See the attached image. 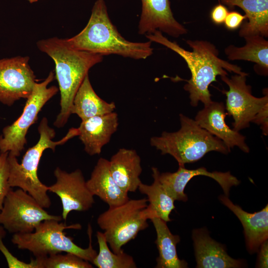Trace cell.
Returning <instances> with one entry per match:
<instances>
[{
  "label": "cell",
  "instance_id": "obj_2",
  "mask_svg": "<svg viewBox=\"0 0 268 268\" xmlns=\"http://www.w3.org/2000/svg\"><path fill=\"white\" fill-rule=\"evenodd\" d=\"M39 50L46 53L55 64L56 77L61 94V111L54 123L63 127L71 114L75 95L89 70L103 60V56L74 49L66 39L53 37L38 41Z\"/></svg>",
  "mask_w": 268,
  "mask_h": 268
},
{
  "label": "cell",
  "instance_id": "obj_27",
  "mask_svg": "<svg viewBox=\"0 0 268 268\" xmlns=\"http://www.w3.org/2000/svg\"><path fill=\"white\" fill-rule=\"evenodd\" d=\"M37 268H92V265L71 253L51 254L34 259Z\"/></svg>",
  "mask_w": 268,
  "mask_h": 268
},
{
  "label": "cell",
  "instance_id": "obj_31",
  "mask_svg": "<svg viewBox=\"0 0 268 268\" xmlns=\"http://www.w3.org/2000/svg\"><path fill=\"white\" fill-rule=\"evenodd\" d=\"M229 12L227 7L219 3L214 5L210 12V18L212 22L216 25L224 23L226 17Z\"/></svg>",
  "mask_w": 268,
  "mask_h": 268
},
{
  "label": "cell",
  "instance_id": "obj_8",
  "mask_svg": "<svg viewBox=\"0 0 268 268\" xmlns=\"http://www.w3.org/2000/svg\"><path fill=\"white\" fill-rule=\"evenodd\" d=\"M54 77L51 71L44 81L35 83L21 115L12 124L3 129L0 135V153L8 152L16 157L20 155L27 143L26 135L29 128L36 122L45 104L59 90L56 86L48 87Z\"/></svg>",
  "mask_w": 268,
  "mask_h": 268
},
{
  "label": "cell",
  "instance_id": "obj_7",
  "mask_svg": "<svg viewBox=\"0 0 268 268\" xmlns=\"http://www.w3.org/2000/svg\"><path fill=\"white\" fill-rule=\"evenodd\" d=\"M147 202L145 198L129 199L123 204L109 207L98 216L97 223L103 230L106 240L114 253L122 252L125 245L148 227L143 215Z\"/></svg>",
  "mask_w": 268,
  "mask_h": 268
},
{
  "label": "cell",
  "instance_id": "obj_13",
  "mask_svg": "<svg viewBox=\"0 0 268 268\" xmlns=\"http://www.w3.org/2000/svg\"><path fill=\"white\" fill-rule=\"evenodd\" d=\"M205 176L215 180L221 186L226 196L228 197L230 188L238 186L240 182L229 171L209 172L203 167L190 170L182 166L174 173L158 174V179L168 195L174 201H186L188 197L184 189L188 182L197 176Z\"/></svg>",
  "mask_w": 268,
  "mask_h": 268
},
{
  "label": "cell",
  "instance_id": "obj_19",
  "mask_svg": "<svg viewBox=\"0 0 268 268\" xmlns=\"http://www.w3.org/2000/svg\"><path fill=\"white\" fill-rule=\"evenodd\" d=\"M141 159L134 149H119L109 160L111 174L117 185L125 192H134L141 182Z\"/></svg>",
  "mask_w": 268,
  "mask_h": 268
},
{
  "label": "cell",
  "instance_id": "obj_33",
  "mask_svg": "<svg viewBox=\"0 0 268 268\" xmlns=\"http://www.w3.org/2000/svg\"><path fill=\"white\" fill-rule=\"evenodd\" d=\"M259 255L256 265L257 268H267L268 267V241L264 242L258 250Z\"/></svg>",
  "mask_w": 268,
  "mask_h": 268
},
{
  "label": "cell",
  "instance_id": "obj_34",
  "mask_svg": "<svg viewBox=\"0 0 268 268\" xmlns=\"http://www.w3.org/2000/svg\"><path fill=\"white\" fill-rule=\"evenodd\" d=\"M26 0L29 2L30 3H33V2H35L37 1L38 0Z\"/></svg>",
  "mask_w": 268,
  "mask_h": 268
},
{
  "label": "cell",
  "instance_id": "obj_25",
  "mask_svg": "<svg viewBox=\"0 0 268 268\" xmlns=\"http://www.w3.org/2000/svg\"><path fill=\"white\" fill-rule=\"evenodd\" d=\"M155 228L157 238L155 241L159 256L156 259V268H186L188 263L180 260L177 255L176 246L180 241V236L173 234L167 222L158 218L150 219Z\"/></svg>",
  "mask_w": 268,
  "mask_h": 268
},
{
  "label": "cell",
  "instance_id": "obj_18",
  "mask_svg": "<svg viewBox=\"0 0 268 268\" xmlns=\"http://www.w3.org/2000/svg\"><path fill=\"white\" fill-rule=\"evenodd\" d=\"M219 199L241 222L248 252L250 254L257 252L261 244L268 238V205L260 211L249 213L234 204L225 195L220 196Z\"/></svg>",
  "mask_w": 268,
  "mask_h": 268
},
{
  "label": "cell",
  "instance_id": "obj_32",
  "mask_svg": "<svg viewBox=\"0 0 268 268\" xmlns=\"http://www.w3.org/2000/svg\"><path fill=\"white\" fill-rule=\"evenodd\" d=\"M268 104L266 105L256 115L252 123L261 126L263 134H268Z\"/></svg>",
  "mask_w": 268,
  "mask_h": 268
},
{
  "label": "cell",
  "instance_id": "obj_26",
  "mask_svg": "<svg viewBox=\"0 0 268 268\" xmlns=\"http://www.w3.org/2000/svg\"><path fill=\"white\" fill-rule=\"evenodd\" d=\"M99 252L92 264L98 268H136L132 256L124 251L116 254L110 250L103 232L97 231Z\"/></svg>",
  "mask_w": 268,
  "mask_h": 268
},
{
  "label": "cell",
  "instance_id": "obj_21",
  "mask_svg": "<svg viewBox=\"0 0 268 268\" xmlns=\"http://www.w3.org/2000/svg\"><path fill=\"white\" fill-rule=\"evenodd\" d=\"M230 8L237 6L245 12L248 21L240 26L242 38L253 35L268 37V0H219Z\"/></svg>",
  "mask_w": 268,
  "mask_h": 268
},
{
  "label": "cell",
  "instance_id": "obj_4",
  "mask_svg": "<svg viewBox=\"0 0 268 268\" xmlns=\"http://www.w3.org/2000/svg\"><path fill=\"white\" fill-rule=\"evenodd\" d=\"M38 131L40 134L38 141L26 151L21 163L18 162L16 157L8 153V183L11 188L17 187L27 192L42 207L49 208L51 204L47 194L49 188L40 181L37 173L41 158L46 149L54 151L57 145L77 136L78 132L77 128H71L65 136L54 141L52 139L55 136V131L49 126L45 117L41 121Z\"/></svg>",
  "mask_w": 268,
  "mask_h": 268
},
{
  "label": "cell",
  "instance_id": "obj_28",
  "mask_svg": "<svg viewBox=\"0 0 268 268\" xmlns=\"http://www.w3.org/2000/svg\"><path fill=\"white\" fill-rule=\"evenodd\" d=\"M8 152L0 153V212L4 200L11 189L8 183L9 166L7 160Z\"/></svg>",
  "mask_w": 268,
  "mask_h": 268
},
{
  "label": "cell",
  "instance_id": "obj_20",
  "mask_svg": "<svg viewBox=\"0 0 268 268\" xmlns=\"http://www.w3.org/2000/svg\"><path fill=\"white\" fill-rule=\"evenodd\" d=\"M88 189L93 195L98 197L109 207L120 205L129 199L125 192L114 180L109 168V160L100 158L86 181Z\"/></svg>",
  "mask_w": 268,
  "mask_h": 268
},
{
  "label": "cell",
  "instance_id": "obj_9",
  "mask_svg": "<svg viewBox=\"0 0 268 268\" xmlns=\"http://www.w3.org/2000/svg\"><path fill=\"white\" fill-rule=\"evenodd\" d=\"M62 216L49 214L36 200L21 189H11L0 212V224L12 233L32 232L42 221L62 220Z\"/></svg>",
  "mask_w": 268,
  "mask_h": 268
},
{
  "label": "cell",
  "instance_id": "obj_1",
  "mask_svg": "<svg viewBox=\"0 0 268 268\" xmlns=\"http://www.w3.org/2000/svg\"><path fill=\"white\" fill-rule=\"evenodd\" d=\"M145 36L149 41L166 47L184 60L191 76L187 80L184 89L189 92L190 104L193 107H197L200 101L205 105L212 101L208 87L212 82L217 81V76L228 75L227 71L248 75L238 65L221 59L219 57L218 50L209 41L187 40L186 43L192 49L190 51L181 47L175 41L169 40L159 30L146 34Z\"/></svg>",
  "mask_w": 268,
  "mask_h": 268
},
{
  "label": "cell",
  "instance_id": "obj_30",
  "mask_svg": "<svg viewBox=\"0 0 268 268\" xmlns=\"http://www.w3.org/2000/svg\"><path fill=\"white\" fill-rule=\"evenodd\" d=\"M246 19V16L242 15L239 12L235 11H229L224 24L225 27L229 30H235L240 27L244 20Z\"/></svg>",
  "mask_w": 268,
  "mask_h": 268
},
{
  "label": "cell",
  "instance_id": "obj_12",
  "mask_svg": "<svg viewBox=\"0 0 268 268\" xmlns=\"http://www.w3.org/2000/svg\"><path fill=\"white\" fill-rule=\"evenodd\" d=\"M56 181L48 186V191L56 194L61 199L62 217L66 220L71 211H85L95 202L94 196L87 188L80 169L68 173L57 167L54 172Z\"/></svg>",
  "mask_w": 268,
  "mask_h": 268
},
{
  "label": "cell",
  "instance_id": "obj_14",
  "mask_svg": "<svg viewBox=\"0 0 268 268\" xmlns=\"http://www.w3.org/2000/svg\"><path fill=\"white\" fill-rule=\"evenodd\" d=\"M141 13L138 34L146 35L159 30L174 38L187 34L188 30L174 17L170 0H141Z\"/></svg>",
  "mask_w": 268,
  "mask_h": 268
},
{
  "label": "cell",
  "instance_id": "obj_3",
  "mask_svg": "<svg viewBox=\"0 0 268 268\" xmlns=\"http://www.w3.org/2000/svg\"><path fill=\"white\" fill-rule=\"evenodd\" d=\"M72 48L104 55L116 54L136 60L153 53L150 41L133 42L125 39L112 23L104 0H97L86 26L77 35L66 39Z\"/></svg>",
  "mask_w": 268,
  "mask_h": 268
},
{
  "label": "cell",
  "instance_id": "obj_23",
  "mask_svg": "<svg viewBox=\"0 0 268 268\" xmlns=\"http://www.w3.org/2000/svg\"><path fill=\"white\" fill-rule=\"evenodd\" d=\"M245 44L242 47L230 45L224 52L228 60H243L255 63V71L259 74L267 75L268 73V41L261 35H253L244 38Z\"/></svg>",
  "mask_w": 268,
  "mask_h": 268
},
{
  "label": "cell",
  "instance_id": "obj_5",
  "mask_svg": "<svg viewBox=\"0 0 268 268\" xmlns=\"http://www.w3.org/2000/svg\"><path fill=\"white\" fill-rule=\"evenodd\" d=\"M179 117L181 128L178 131H165L160 136L150 139L151 146L162 155L173 156L179 166L197 161L210 151L224 154L230 152L222 140L201 128L195 120L182 114Z\"/></svg>",
  "mask_w": 268,
  "mask_h": 268
},
{
  "label": "cell",
  "instance_id": "obj_11",
  "mask_svg": "<svg viewBox=\"0 0 268 268\" xmlns=\"http://www.w3.org/2000/svg\"><path fill=\"white\" fill-rule=\"evenodd\" d=\"M29 60L22 56L0 59V102L11 106L30 96L36 81Z\"/></svg>",
  "mask_w": 268,
  "mask_h": 268
},
{
  "label": "cell",
  "instance_id": "obj_29",
  "mask_svg": "<svg viewBox=\"0 0 268 268\" xmlns=\"http://www.w3.org/2000/svg\"><path fill=\"white\" fill-rule=\"evenodd\" d=\"M6 235V231L3 226H0V251L4 255L9 268H37L34 259L29 263H26L14 257L7 249L3 242Z\"/></svg>",
  "mask_w": 268,
  "mask_h": 268
},
{
  "label": "cell",
  "instance_id": "obj_17",
  "mask_svg": "<svg viewBox=\"0 0 268 268\" xmlns=\"http://www.w3.org/2000/svg\"><path fill=\"white\" fill-rule=\"evenodd\" d=\"M195 255L198 268H237L244 262L231 258L225 248L212 239L205 228L193 231Z\"/></svg>",
  "mask_w": 268,
  "mask_h": 268
},
{
  "label": "cell",
  "instance_id": "obj_24",
  "mask_svg": "<svg viewBox=\"0 0 268 268\" xmlns=\"http://www.w3.org/2000/svg\"><path fill=\"white\" fill-rule=\"evenodd\" d=\"M115 108L114 102H107L96 93L87 74L75 95L71 113L77 115L82 121L111 113Z\"/></svg>",
  "mask_w": 268,
  "mask_h": 268
},
{
  "label": "cell",
  "instance_id": "obj_10",
  "mask_svg": "<svg viewBox=\"0 0 268 268\" xmlns=\"http://www.w3.org/2000/svg\"><path fill=\"white\" fill-rule=\"evenodd\" d=\"M247 76L235 74L230 77L220 76L228 87L222 92L226 96L225 109L227 114L232 116L233 130L239 131L249 127L257 114L268 104V91L262 97L252 94L251 86L246 83Z\"/></svg>",
  "mask_w": 268,
  "mask_h": 268
},
{
  "label": "cell",
  "instance_id": "obj_6",
  "mask_svg": "<svg viewBox=\"0 0 268 268\" xmlns=\"http://www.w3.org/2000/svg\"><path fill=\"white\" fill-rule=\"evenodd\" d=\"M55 219L45 220L40 223L30 233H15L11 241L20 250L31 252L35 257H43L63 252L75 254L92 264L97 254L92 245V229L88 224L87 234L89 245L82 248L74 243L73 238L66 235V229L79 230L80 224L67 225Z\"/></svg>",
  "mask_w": 268,
  "mask_h": 268
},
{
  "label": "cell",
  "instance_id": "obj_22",
  "mask_svg": "<svg viewBox=\"0 0 268 268\" xmlns=\"http://www.w3.org/2000/svg\"><path fill=\"white\" fill-rule=\"evenodd\" d=\"M153 182L150 185L141 182L138 189L142 194L147 197L148 202L143 210L145 219L160 218L166 222L171 220L169 217L175 209L174 200L165 191L158 179L159 171L155 167L151 168Z\"/></svg>",
  "mask_w": 268,
  "mask_h": 268
},
{
  "label": "cell",
  "instance_id": "obj_15",
  "mask_svg": "<svg viewBox=\"0 0 268 268\" xmlns=\"http://www.w3.org/2000/svg\"><path fill=\"white\" fill-rule=\"evenodd\" d=\"M225 110L222 102L212 101L198 112L195 120L201 128L222 140L230 151L237 146L248 153L250 149L245 142V136L226 125Z\"/></svg>",
  "mask_w": 268,
  "mask_h": 268
},
{
  "label": "cell",
  "instance_id": "obj_16",
  "mask_svg": "<svg viewBox=\"0 0 268 268\" xmlns=\"http://www.w3.org/2000/svg\"><path fill=\"white\" fill-rule=\"evenodd\" d=\"M118 126V115L114 111L81 121L77 128V135L84 144L85 151L91 156L100 154Z\"/></svg>",
  "mask_w": 268,
  "mask_h": 268
}]
</instances>
